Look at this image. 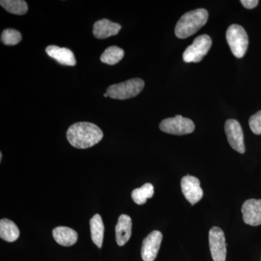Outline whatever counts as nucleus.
I'll return each mask as SVG.
<instances>
[{
    "mask_svg": "<svg viewBox=\"0 0 261 261\" xmlns=\"http://www.w3.org/2000/svg\"><path fill=\"white\" fill-rule=\"evenodd\" d=\"M20 236V231L17 225L9 219L0 221V238L8 243H13Z\"/></svg>",
    "mask_w": 261,
    "mask_h": 261,
    "instance_id": "16",
    "label": "nucleus"
},
{
    "mask_svg": "<svg viewBox=\"0 0 261 261\" xmlns=\"http://www.w3.org/2000/svg\"><path fill=\"white\" fill-rule=\"evenodd\" d=\"M241 3L247 9H253L258 5L259 1L257 0H242Z\"/></svg>",
    "mask_w": 261,
    "mask_h": 261,
    "instance_id": "23",
    "label": "nucleus"
},
{
    "mask_svg": "<svg viewBox=\"0 0 261 261\" xmlns=\"http://www.w3.org/2000/svg\"><path fill=\"white\" fill-rule=\"evenodd\" d=\"M48 56L61 65L67 66H74L76 60L73 51L68 48L60 47L56 45L48 46L45 49Z\"/></svg>",
    "mask_w": 261,
    "mask_h": 261,
    "instance_id": "12",
    "label": "nucleus"
},
{
    "mask_svg": "<svg viewBox=\"0 0 261 261\" xmlns=\"http://www.w3.org/2000/svg\"><path fill=\"white\" fill-rule=\"evenodd\" d=\"M0 5L11 14L23 15L28 12V5L23 0H1Z\"/></svg>",
    "mask_w": 261,
    "mask_h": 261,
    "instance_id": "18",
    "label": "nucleus"
},
{
    "mask_svg": "<svg viewBox=\"0 0 261 261\" xmlns=\"http://www.w3.org/2000/svg\"><path fill=\"white\" fill-rule=\"evenodd\" d=\"M121 29V25L120 24L113 23L108 19H102L94 24L93 34L97 39H107L117 35Z\"/></svg>",
    "mask_w": 261,
    "mask_h": 261,
    "instance_id": "13",
    "label": "nucleus"
},
{
    "mask_svg": "<svg viewBox=\"0 0 261 261\" xmlns=\"http://www.w3.org/2000/svg\"><path fill=\"white\" fill-rule=\"evenodd\" d=\"M159 127L165 133L181 136L192 133L195 130V125L190 118L176 116L163 120Z\"/></svg>",
    "mask_w": 261,
    "mask_h": 261,
    "instance_id": "6",
    "label": "nucleus"
},
{
    "mask_svg": "<svg viewBox=\"0 0 261 261\" xmlns=\"http://www.w3.org/2000/svg\"><path fill=\"white\" fill-rule=\"evenodd\" d=\"M208 13L205 9L192 10L182 15L175 28V34L179 39L194 35L207 23Z\"/></svg>",
    "mask_w": 261,
    "mask_h": 261,
    "instance_id": "2",
    "label": "nucleus"
},
{
    "mask_svg": "<svg viewBox=\"0 0 261 261\" xmlns=\"http://www.w3.org/2000/svg\"><path fill=\"white\" fill-rule=\"evenodd\" d=\"M132 221L128 215L119 216L116 226V243L118 246H123L132 236Z\"/></svg>",
    "mask_w": 261,
    "mask_h": 261,
    "instance_id": "14",
    "label": "nucleus"
},
{
    "mask_svg": "<svg viewBox=\"0 0 261 261\" xmlns=\"http://www.w3.org/2000/svg\"><path fill=\"white\" fill-rule=\"evenodd\" d=\"M225 132L230 146L239 153H245L243 132L240 123L234 119L227 120L225 123Z\"/></svg>",
    "mask_w": 261,
    "mask_h": 261,
    "instance_id": "8",
    "label": "nucleus"
},
{
    "mask_svg": "<svg viewBox=\"0 0 261 261\" xmlns=\"http://www.w3.org/2000/svg\"><path fill=\"white\" fill-rule=\"evenodd\" d=\"M209 245L214 261H226V239L221 228H211L209 231Z\"/></svg>",
    "mask_w": 261,
    "mask_h": 261,
    "instance_id": "7",
    "label": "nucleus"
},
{
    "mask_svg": "<svg viewBox=\"0 0 261 261\" xmlns=\"http://www.w3.org/2000/svg\"><path fill=\"white\" fill-rule=\"evenodd\" d=\"M226 40L233 56L243 58L248 47V36L243 27L233 24L228 27L226 34Z\"/></svg>",
    "mask_w": 261,
    "mask_h": 261,
    "instance_id": "4",
    "label": "nucleus"
},
{
    "mask_svg": "<svg viewBox=\"0 0 261 261\" xmlns=\"http://www.w3.org/2000/svg\"><path fill=\"white\" fill-rule=\"evenodd\" d=\"M145 82L141 79L135 78L122 83L110 86L106 93L112 99H127L135 97L143 90Z\"/></svg>",
    "mask_w": 261,
    "mask_h": 261,
    "instance_id": "3",
    "label": "nucleus"
},
{
    "mask_svg": "<svg viewBox=\"0 0 261 261\" xmlns=\"http://www.w3.org/2000/svg\"><path fill=\"white\" fill-rule=\"evenodd\" d=\"M249 125L250 129L255 135H261V111L250 117Z\"/></svg>",
    "mask_w": 261,
    "mask_h": 261,
    "instance_id": "22",
    "label": "nucleus"
},
{
    "mask_svg": "<svg viewBox=\"0 0 261 261\" xmlns=\"http://www.w3.org/2000/svg\"><path fill=\"white\" fill-rule=\"evenodd\" d=\"M211 46L212 40L208 35L199 36L183 53L184 61L185 63H199L207 54Z\"/></svg>",
    "mask_w": 261,
    "mask_h": 261,
    "instance_id": "5",
    "label": "nucleus"
},
{
    "mask_svg": "<svg viewBox=\"0 0 261 261\" xmlns=\"http://www.w3.org/2000/svg\"><path fill=\"white\" fill-rule=\"evenodd\" d=\"M154 195V187L152 184L146 183L140 188L135 189L132 192V200L137 205H143L146 203L147 199L151 198Z\"/></svg>",
    "mask_w": 261,
    "mask_h": 261,
    "instance_id": "20",
    "label": "nucleus"
},
{
    "mask_svg": "<svg viewBox=\"0 0 261 261\" xmlns=\"http://www.w3.org/2000/svg\"><path fill=\"white\" fill-rule=\"evenodd\" d=\"M22 40V35L18 31L13 29H5L2 33L1 42L5 45H16Z\"/></svg>",
    "mask_w": 261,
    "mask_h": 261,
    "instance_id": "21",
    "label": "nucleus"
},
{
    "mask_svg": "<svg viewBox=\"0 0 261 261\" xmlns=\"http://www.w3.org/2000/svg\"><path fill=\"white\" fill-rule=\"evenodd\" d=\"M53 235L57 243L62 246H72L78 240V233L76 231L67 226H58L54 228Z\"/></svg>",
    "mask_w": 261,
    "mask_h": 261,
    "instance_id": "15",
    "label": "nucleus"
},
{
    "mask_svg": "<svg viewBox=\"0 0 261 261\" xmlns=\"http://www.w3.org/2000/svg\"><path fill=\"white\" fill-rule=\"evenodd\" d=\"M66 136L73 147L77 149H87L97 145L102 140L103 132L94 123L79 122L68 128Z\"/></svg>",
    "mask_w": 261,
    "mask_h": 261,
    "instance_id": "1",
    "label": "nucleus"
},
{
    "mask_svg": "<svg viewBox=\"0 0 261 261\" xmlns=\"http://www.w3.org/2000/svg\"><path fill=\"white\" fill-rule=\"evenodd\" d=\"M163 240L161 231L154 230L152 231L142 242V255L144 261H154L157 257Z\"/></svg>",
    "mask_w": 261,
    "mask_h": 261,
    "instance_id": "9",
    "label": "nucleus"
},
{
    "mask_svg": "<svg viewBox=\"0 0 261 261\" xmlns=\"http://www.w3.org/2000/svg\"><path fill=\"white\" fill-rule=\"evenodd\" d=\"M2 159H3V154H2V152H0V161H2Z\"/></svg>",
    "mask_w": 261,
    "mask_h": 261,
    "instance_id": "24",
    "label": "nucleus"
},
{
    "mask_svg": "<svg viewBox=\"0 0 261 261\" xmlns=\"http://www.w3.org/2000/svg\"><path fill=\"white\" fill-rule=\"evenodd\" d=\"M182 193L192 205H195L202 198L203 192L200 187V181L195 176L187 175L181 181Z\"/></svg>",
    "mask_w": 261,
    "mask_h": 261,
    "instance_id": "10",
    "label": "nucleus"
},
{
    "mask_svg": "<svg viewBox=\"0 0 261 261\" xmlns=\"http://www.w3.org/2000/svg\"><path fill=\"white\" fill-rule=\"evenodd\" d=\"M89 224L92 242L97 245L98 248H101L104 238L105 226L100 215H94L91 219Z\"/></svg>",
    "mask_w": 261,
    "mask_h": 261,
    "instance_id": "17",
    "label": "nucleus"
},
{
    "mask_svg": "<svg viewBox=\"0 0 261 261\" xmlns=\"http://www.w3.org/2000/svg\"><path fill=\"white\" fill-rule=\"evenodd\" d=\"M124 56V51L117 46H111L101 55L100 61L106 64L113 65L119 63Z\"/></svg>",
    "mask_w": 261,
    "mask_h": 261,
    "instance_id": "19",
    "label": "nucleus"
},
{
    "mask_svg": "<svg viewBox=\"0 0 261 261\" xmlns=\"http://www.w3.org/2000/svg\"><path fill=\"white\" fill-rule=\"evenodd\" d=\"M103 96H104L105 97H108V95L107 93H105L104 95H103Z\"/></svg>",
    "mask_w": 261,
    "mask_h": 261,
    "instance_id": "25",
    "label": "nucleus"
},
{
    "mask_svg": "<svg viewBox=\"0 0 261 261\" xmlns=\"http://www.w3.org/2000/svg\"><path fill=\"white\" fill-rule=\"evenodd\" d=\"M243 221L246 224L257 226L261 225V200L250 199L242 207Z\"/></svg>",
    "mask_w": 261,
    "mask_h": 261,
    "instance_id": "11",
    "label": "nucleus"
}]
</instances>
